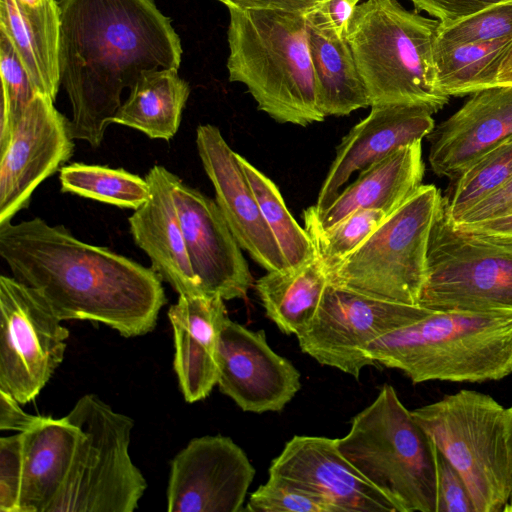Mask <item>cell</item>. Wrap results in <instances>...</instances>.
Wrapping results in <instances>:
<instances>
[{"label": "cell", "instance_id": "e575fe53", "mask_svg": "<svg viewBox=\"0 0 512 512\" xmlns=\"http://www.w3.org/2000/svg\"><path fill=\"white\" fill-rule=\"evenodd\" d=\"M512 37V0L491 4L450 24H439L437 41L457 44Z\"/></svg>", "mask_w": 512, "mask_h": 512}, {"label": "cell", "instance_id": "c3c4849f", "mask_svg": "<svg viewBox=\"0 0 512 512\" xmlns=\"http://www.w3.org/2000/svg\"><path fill=\"white\" fill-rule=\"evenodd\" d=\"M503 511H512V506H505Z\"/></svg>", "mask_w": 512, "mask_h": 512}, {"label": "cell", "instance_id": "1f68e13d", "mask_svg": "<svg viewBox=\"0 0 512 512\" xmlns=\"http://www.w3.org/2000/svg\"><path fill=\"white\" fill-rule=\"evenodd\" d=\"M512 178V136L483 155L458 178L443 196L445 211L452 222L477 202Z\"/></svg>", "mask_w": 512, "mask_h": 512}, {"label": "cell", "instance_id": "7bdbcfd3", "mask_svg": "<svg viewBox=\"0 0 512 512\" xmlns=\"http://www.w3.org/2000/svg\"><path fill=\"white\" fill-rule=\"evenodd\" d=\"M228 9L237 10H283L302 13L314 9L323 0H218Z\"/></svg>", "mask_w": 512, "mask_h": 512}, {"label": "cell", "instance_id": "603a6c76", "mask_svg": "<svg viewBox=\"0 0 512 512\" xmlns=\"http://www.w3.org/2000/svg\"><path fill=\"white\" fill-rule=\"evenodd\" d=\"M425 165L422 140L405 145L369 168L341 190L323 211L310 206L303 212L309 236L323 232L358 210H377L389 215L421 185Z\"/></svg>", "mask_w": 512, "mask_h": 512}, {"label": "cell", "instance_id": "4316f807", "mask_svg": "<svg viewBox=\"0 0 512 512\" xmlns=\"http://www.w3.org/2000/svg\"><path fill=\"white\" fill-rule=\"evenodd\" d=\"M328 283L316 252L296 268L267 271L256 281L255 289L266 316L281 332L297 336L313 320Z\"/></svg>", "mask_w": 512, "mask_h": 512}, {"label": "cell", "instance_id": "ac0fdd59", "mask_svg": "<svg viewBox=\"0 0 512 512\" xmlns=\"http://www.w3.org/2000/svg\"><path fill=\"white\" fill-rule=\"evenodd\" d=\"M196 146L220 208L237 242L266 271L287 269L279 245L267 225L238 160L218 127L201 124Z\"/></svg>", "mask_w": 512, "mask_h": 512}, {"label": "cell", "instance_id": "bcb514c9", "mask_svg": "<svg viewBox=\"0 0 512 512\" xmlns=\"http://www.w3.org/2000/svg\"><path fill=\"white\" fill-rule=\"evenodd\" d=\"M505 431H506V444L508 452V460L511 476V499H512V406L505 408Z\"/></svg>", "mask_w": 512, "mask_h": 512}, {"label": "cell", "instance_id": "3957f363", "mask_svg": "<svg viewBox=\"0 0 512 512\" xmlns=\"http://www.w3.org/2000/svg\"><path fill=\"white\" fill-rule=\"evenodd\" d=\"M375 365L413 383H481L512 373V310L463 311L421 306L405 324L363 350Z\"/></svg>", "mask_w": 512, "mask_h": 512}, {"label": "cell", "instance_id": "484cf974", "mask_svg": "<svg viewBox=\"0 0 512 512\" xmlns=\"http://www.w3.org/2000/svg\"><path fill=\"white\" fill-rule=\"evenodd\" d=\"M308 43L318 106L325 116H346L370 106L346 38H338L315 9L307 12Z\"/></svg>", "mask_w": 512, "mask_h": 512}, {"label": "cell", "instance_id": "4dcf8cb0", "mask_svg": "<svg viewBox=\"0 0 512 512\" xmlns=\"http://www.w3.org/2000/svg\"><path fill=\"white\" fill-rule=\"evenodd\" d=\"M238 160L284 256L287 268L304 264L316 254L312 239L287 209L276 184L239 154Z\"/></svg>", "mask_w": 512, "mask_h": 512}, {"label": "cell", "instance_id": "d6a6232c", "mask_svg": "<svg viewBox=\"0 0 512 512\" xmlns=\"http://www.w3.org/2000/svg\"><path fill=\"white\" fill-rule=\"evenodd\" d=\"M0 75L2 85L0 153L8 146L24 110L37 93L12 41L0 30Z\"/></svg>", "mask_w": 512, "mask_h": 512}, {"label": "cell", "instance_id": "f35d334b", "mask_svg": "<svg viewBox=\"0 0 512 512\" xmlns=\"http://www.w3.org/2000/svg\"><path fill=\"white\" fill-rule=\"evenodd\" d=\"M443 25L453 23L502 0H410Z\"/></svg>", "mask_w": 512, "mask_h": 512}, {"label": "cell", "instance_id": "74e56055", "mask_svg": "<svg viewBox=\"0 0 512 512\" xmlns=\"http://www.w3.org/2000/svg\"><path fill=\"white\" fill-rule=\"evenodd\" d=\"M436 512H476L468 486L456 468L436 449Z\"/></svg>", "mask_w": 512, "mask_h": 512}, {"label": "cell", "instance_id": "d6986e66", "mask_svg": "<svg viewBox=\"0 0 512 512\" xmlns=\"http://www.w3.org/2000/svg\"><path fill=\"white\" fill-rule=\"evenodd\" d=\"M432 171L451 181L512 136V85L477 91L428 135Z\"/></svg>", "mask_w": 512, "mask_h": 512}, {"label": "cell", "instance_id": "ee69618b", "mask_svg": "<svg viewBox=\"0 0 512 512\" xmlns=\"http://www.w3.org/2000/svg\"><path fill=\"white\" fill-rule=\"evenodd\" d=\"M454 225L459 229L474 233L512 236V214H507L475 223Z\"/></svg>", "mask_w": 512, "mask_h": 512}, {"label": "cell", "instance_id": "ab89813d", "mask_svg": "<svg viewBox=\"0 0 512 512\" xmlns=\"http://www.w3.org/2000/svg\"><path fill=\"white\" fill-rule=\"evenodd\" d=\"M512 206V178L499 189L483 198L465 213L454 224H468L503 216Z\"/></svg>", "mask_w": 512, "mask_h": 512}, {"label": "cell", "instance_id": "7402d4cb", "mask_svg": "<svg viewBox=\"0 0 512 512\" xmlns=\"http://www.w3.org/2000/svg\"><path fill=\"white\" fill-rule=\"evenodd\" d=\"M220 296H183L168 310L173 368L186 402L205 399L217 385L219 340L227 310Z\"/></svg>", "mask_w": 512, "mask_h": 512}, {"label": "cell", "instance_id": "2e32d148", "mask_svg": "<svg viewBox=\"0 0 512 512\" xmlns=\"http://www.w3.org/2000/svg\"><path fill=\"white\" fill-rule=\"evenodd\" d=\"M174 199L202 296L245 298L253 277L216 201L180 178L175 184Z\"/></svg>", "mask_w": 512, "mask_h": 512}, {"label": "cell", "instance_id": "d590c367", "mask_svg": "<svg viewBox=\"0 0 512 512\" xmlns=\"http://www.w3.org/2000/svg\"><path fill=\"white\" fill-rule=\"evenodd\" d=\"M244 511L250 512H334L317 495L286 480L269 476L249 497Z\"/></svg>", "mask_w": 512, "mask_h": 512}, {"label": "cell", "instance_id": "681fc988", "mask_svg": "<svg viewBox=\"0 0 512 512\" xmlns=\"http://www.w3.org/2000/svg\"><path fill=\"white\" fill-rule=\"evenodd\" d=\"M507 214H512V206L509 208V210L507 211V213L505 215H507Z\"/></svg>", "mask_w": 512, "mask_h": 512}, {"label": "cell", "instance_id": "f6af8a7d", "mask_svg": "<svg viewBox=\"0 0 512 512\" xmlns=\"http://www.w3.org/2000/svg\"><path fill=\"white\" fill-rule=\"evenodd\" d=\"M497 85H512V43L501 61Z\"/></svg>", "mask_w": 512, "mask_h": 512}, {"label": "cell", "instance_id": "44dd1931", "mask_svg": "<svg viewBox=\"0 0 512 512\" xmlns=\"http://www.w3.org/2000/svg\"><path fill=\"white\" fill-rule=\"evenodd\" d=\"M178 178L161 165H154L148 171L145 179L150 186V197L128 218L130 233L162 281L179 295L202 296L175 204Z\"/></svg>", "mask_w": 512, "mask_h": 512}, {"label": "cell", "instance_id": "7dc6e473", "mask_svg": "<svg viewBox=\"0 0 512 512\" xmlns=\"http://www.w3.org/2000/svg\"><path fill=\"white\" fill-rule=\"evenodd\" d=\"M20 3L27 5V6H37L39 5L43 0H18Z\"/></svg>", "mask_w": 512, "mask_h": 512}, {"label": "cell", "instance_id": "ffe728a7", "mask_svg": "<svg viewBox=\"0 0 512 512\" xmlns=\"http://www.w3.org/2000/svg\"><path fill=\"white\" fill-rule=\"evenodd\" d=\"M432 113L408 105L372 106L337 146L316 203V212L325 210L355 172H361L401 147L422 140L434 129Z\"/></svg>", "mask_w": 512, "mask_h": 512}, {"label": "cell", "instance_id": "52a82bcc", "mask_svg": "<svg viewBox=\"0 0 512 512\" xmlns=\"http://www.w3.org/2000/svg\"><path fill=\"white\" fill-rule=\"evenodd\" d=\"M411 412L465 480L476 512L503 511L511 499L505 408L463 389Z\"/></svg>", "mask_w": 512, "mask_h": 512}, {"label": "cell", "instance_id": "5bb4252c", "mask_svg": "<svg viewBox=\"0 0 512 512\" xmlns=\"http://www.w3.org/2000/svg\"><path fill=\"white\" fill-rule=\"evenodd\" d=\"M255 472L244 450L230 437L194 438L171 462L167 511H244Z\"/></svg>", "mask_w": 512, "mask_h": 512}, {"label": "cell", "instance_id": "9a60e30c", "mask_svg": "<svg viewBox=\"0 0 512 512\" xmlns=\"http://www.w3.org/2000/svg\"><path fill=\"white\" fill-rule=\"evenodd\" d=\"M217 385L245 412L281 411L301 388V375L268 344L265 331L229 317L219 340Z\"/></svg>", "mask_w": 512, "mask_h": 512}, {"label": "cell", "instance_id": "cb8c5ba5", "mask_svg": "<svg viewBox=\"0 0 512 512\" xmlns=\"http://www.w3.org/2000/svg\"><path fill=\"white\" fill-rule=\"evenodd\" d=\"M21 435L20 512H48L66 480L81 430L65 416H42Z\"/></svg>", "mask_w": 512, "mask_h": 512}, {"label": "cell", "instance_id": "8d00e7d4", "mask_svg": "<svg viewBox=\"0 0 512 512\" xmlns=\"http://www.w3.org/2000/svg\"><path fill=\"white\" fill-rule=\"evenodd\" d=\"M22 435L0 438V511L20 512Z\"/></svg>", "mask_w": 512, "mask_h": 512}, {"label": "cell", "instance_id": "30bf717a", "mask_svg": "<svg viewBox=\"0 0 512 512\" xmlns=\"http://www.w3.org/2000/svg\"><path fill=\"white\" fill-rule=\"evenodd\" d=\"M418 304L441 310H512V236L459 229L442 201L430 233Z\"/></svg>", "mask_w": 512, "mask_h": 512}, {"label": "cell", "instance_id": "7a4b0ae2", "mask_svg": "<svg viewBox=\"0 0 512 512\" xmlns=\"http://www.w3.org/2000/svg\"><path fill=\"white\" fill-rule=\"evenodd\" d=\"M0 256L62 320H88L123 337L151 332L167 299L150 267L41 218L0 224Z\"/></svg>", "mask_w": 512, "mask_h": 512}, {"label": "cell", "instance_id": "ba28073f", "mask_svg": "<svg viewBox=\"0 0 512 512\" xmlns=\"http://www.w3.org/2000/svg\"><path fill=\"white\" fill-rule=\"evenodd\" d=\"M65 417L81 437L48 512H133L147 488L129 454L134 421L95 394L83 395Z\"/></svg>", "mask_w": 512, "mask_h": 512}, {"label": "cell", "instance_id": "5b68a950", "mask_svg": "<svg viewBox=\"0 0 512 512\" xmlns=\"http://www.w3.org/2000/svg\"><path fill=\"white\" fill-rule=\"evenodd\" d=\"M439 24L397 0H366L356 7L345 38L370 107L408 105L433 114L449 102L437 85L434 47Z\"/></svg>", "mask_w": 512, "mask_h": 512}, {"label": "cell", "instance_id": "9c48e42d", "mask_svg": "<svg viewBox=\"0 0 512 512\" xmlns=\"http://www.w3.org/2000/svg\"><path fill=\"white\" fill-rule=\"evenodd\" d=\"M440 190L422 184L352 253L327 271L330 284L386 301L419 303Z\"/></svg>", "mask_w": 512, "mask_h": 512}, {"label": "cell", "instance_id": "b9f144b4", "mask_svg": "<svg viewBox=\"0 0 512 512\" xmlns=\"http://www.w3.org/2000/svg\"><path fill=\"white\" fill-rule=\"evenodd\" d=\"M42 416L26 413L20 403L10 394L0 390V429L19 433L33 428Z\"/></svg>", "mask_w": 512, "mask_h": 512}, {"label": "cell", "instance_id": "4fadbf2b", "mask_svg": "<svg viewBox=\"0 0 512 512\" xmlns=\"http://www.w3.org/2000/svg\"><path fill=\"white\" fill-rule=\"evenodd\" d=\"M71 121L37 92L0 153V224L28 206L35 189L72 157Z\"/></svg>", "mask_w": 512, "mask_h": 512}, {"label": "cell", "instance_id": "8fae6325", "mask_svg": "<svg viewBox=\"0 0 512 512\" xmlns=\"http://www.w3.org/2000/svg\"><path fill=\"white\" fill-rule=\"evenodd\" d=\"M44 298L0 276V390L20 404L36 398L62 363L69 331Z\"/></svg>", "mask_w": 512, "mask_h": 512}, {"label": "cell", "instance_id": "60d3db41", "mask_svg": "<svg viewBox=\"0 0 512 512\" xmlns=\"http://www.w3.org/2000/svg\"><path fill=\"white\" fill-rule=\"evenodd\" d=\"M360 0H323L314 9L322 21L336 34L345 38L349 23Z\"/></svg>", "mask_w": 512, "mask_h": 512}, {"label": "cell", "instance_id": "f1b7e54d", "mask_svg": "<svg viewBox=\"0 0 512 512\" xmlns=\"http://www.w3.org/2000/svg\"><path fill=\"white\" fill-rule=\"evenodd\" d=\"M511 43L512 37L457 44L436 39L434 60L439 90L451 97L496 86L501 61Z\"/></svg>", "mask_w": 512, "mask_h": 512}, {"label": "cell", "instance_id": "277c9868", "mask_svg": "<svg viewBox=\"0 0 512 512\" xmlns=\"http://www.w3.org/2000/svg\"><path fill=\"white\" fill-rule=\"evenodd\" d=\"M231 82L243 83L258 109L279 123L322 122L306 15L283 10L229 9Z\"/></svg>", "mask_w": 512, "mask_h": 512}, {"label": "cell", "instance_id": "e0dca14e", "mask_svg": "<svg viewBox=\"0 0 512 512\" xmlns=\"http://www.w3.org/2000/svg\"><path fill=\"white\" fill-rule=\"evenodd\" d=\"M268 472L317 495L334 512H397L342 455L337 439L295 435L272 460Z\"/></svg>", "mask_w": 512, "mask_h": 512}, {"label": "cell", "instance_id": "f546056e", "mask_svg": "<svg viewBox=\"0 0 512 512\" xmlns=\"http://www.w3.org/2000/svg\"><path fill=\"white\" fill-rule=\"evenodd\" d=\"M61 191L136 210L150 197L145 178L122 168L74 162L60 168Z\"/></svg>", "mask_w": 512, "mask_h": 512}, {"label": "cell", "instance_id": "8992f818", "mask_svg": "<svg viewBox=\"0 0 512 512\" xmlns=\"http://www.w3.org/2000/svg\"><path fill=\"white\" fill-rule=\"evenodd\" d=\"M350 424L340 452L397 512H436V447L394 387L384 384Z\"/></svg>", "mask_w": 512, "mask_h": 512}, {"label": "cell", "instance_id": "7c38bea8", "mask_svg": "<svg viewBox=\"0 0 512 512\" xmlns=\"http://www.w3.org/2000/svg\"><path fill=\"white\" fill-rule=\"evenodd\" d=\"M417 308L328 283L313 320L296 337L303 353L359 379L364 367L375 365L364 348L408 322Z\"/></svg>", "mask_w": 512, "mask_h": 512}, {"label": "cell", "instance_id": "83f0119b", "mask_svg": "<svg viewBox=\"0 0 512 512\" xmlns=\"http://www.w3.org/2000/svg\"><path fill=\"white\" fill-rule=\"evenodd\" d=\"M190 94L178 69L143 73L130 89L112 123L136 129L151 139L170 140L177 133Z\"/></svg>", "mask_w": 512, "mask_h": 512}, {"label": "cell", "instance_id": "836d02e7", "mask_svg": "<svg viewBox=\"0 0 512 512\" xmlns=\"http://www.w3.org/2000/svg\"><path fill=\"white\" fill-rule=\"evenodd\" d=\"M386 216L377 210H358L333 227L311 235L326 272L360 246Z\"/></svg>", "mask_w": 512, "mask_h": 512}, {"label": "cell", "instance_id": "6da1fadb", "mask_svg": "<svg viewBox=\"0 0 512 512\" xmlns=\"http://www.w3.org/2000/svg\"><path fill=\"white\" fill-rule=\"evenodd\" d=\"M60 83L75 140L98 148L124 89L148 71L178 69L182 47L153 0H57Z\"/></svg>", "mask_w": 512, "mask_h": 512}, {"label": "cell", "instance_id": "d4e9b609", "mask_svg": "<svg viewBox=\"0 0 512 512\" xmlns=\"http://www.w3.org/2000/svg\"><path fill=\"white\" fill-rule=\"evenodd\" d=\"M0 30L12 41L37 92L55 101L60 83V10L57 0L27 6L0 0Z\"/></svg>", "mask_w": 512, "mask_h": 512}]
</instances>
